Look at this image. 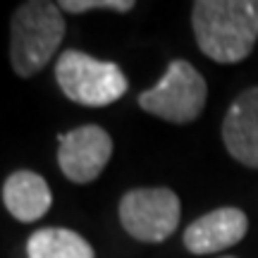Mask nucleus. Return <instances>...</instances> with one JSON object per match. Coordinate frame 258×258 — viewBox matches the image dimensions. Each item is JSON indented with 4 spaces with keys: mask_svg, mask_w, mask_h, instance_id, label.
<instances>
[{
    "mask_svg": "<svg viewBox=\"0 0 258 258\" xmlns=\"http://www.w3.org/2000/svg\"><path fill=\"white\" fill-rule=\"evenodd\" d=\"M230 258H232V256H230Z\"/></svg>",
    "mask_w": 258,
    "mask_h": 258,
    "instance_id": "nucleus-12",
    "label": "nucleus"
},
{
    "mask_svg": "<svg viewBox=\"0 0 258 258\" xmlns=\"http://www.w3.org/2000/svg\"><path fill=\"white\" fill-rule=\"evenodd\" d=\"M191 24L203 55L220 64L241 62L258 38V0H199Z\"/></svg>",
    "mask_w": 258,
    "mask_h": 258,
    "instance_id": "nucleus-1",
    "label": "nucleus"
},
{
    "mask_svg": "<svg viewBox=\"0 0 258 258\" xmlns=\"http://www.w3.org/2000/svg\"><path fill=\"white\" fill-rule=\"evenodd\" d=\"M112 156V139L98 124H84L60 134L57 163L70 182L89 184L101 175Z\"/></svg>",
    "mask_w": 258,
    "mask_h": 258,
    "instance_id": "nucleus-6",
    "label": "nucleus"
},
{
    "mask_svg": "<svg viewBox=\"0 0 258 258\" xmlns=\"http://www.w3.org/2000/svg\"><path fill=\"white\" fill-rule=\"evenodd\" d=\"M29 258H96L82 234L64 227H43L27 241Z\"/></svg>",
    "mask_w": 258,
    "mask_h": 258,
    "instance_id": "nucleus-10",
    "label": "nucleus"
},
{
    "mask_svg": "<svg viewBox=\"0 0 258 258\" xmlns=\"http://www.w3.org/2000/svg\"><path fill=\"white\" fill-rule=\"evenodd\" d=\"M3 203L19 222H34L50 211V189L46 179L31 170H17L3 184Z\"/></svg>",
    "mask_w": 258,
    "mask_h": 258,
    "instance_id": "nucleus-9",
    "label": "nucleus"
},
{
    "mask_svg": "<svg viewBox=\"0 0 258 258\" xmlns=\"http://www.w3.org/2000/svg\"><path fill=\"white\" fill-rule=\"evenodd\" d=\"M60 10L82 15L89 10H112V12H129L134 10V0H62L57 3Z\"/></svg>",
    "mask_w": 258,
    "mask_h": 258,
    "instance_id": "nucleus-11",
    "label": "nucleus"
},
{
    "mask_svg": "<svg viewBox=\"0 0 258 258\" xmlns=\"http://www.w3.org/2000/svg\"><path fill=\"white\" fill-rule=\"evenodd\" d=\"M179 196L167 186L132 189L120 201V222L139 241L160 244L172 237L179 225Z\"/></svg>",
    "mask_w": 258,
    "mask_h": 258,
    "instance_id": "nucleus-5",
    "label": "nucleus"
},
{
    "mask_svg": "<svg viewBox=\"0 0 258 258\" xmlns=\"http://www.w3.org/2000/svg\"><path fill=\"white\" fill-rule=\"evenodd\" d=\"M249 220L239 208H218L201 215L184 230V246L196 256L218 253L239 244L246 237Z\"/></svg>",
    "mask_w": 258,
    "mask_h": 258,
    "instance_id": "nucleus-7",
    "label": "nucleus"
},
{
    "mask_svg": "<svg viewBox=\"0 0 258 258\" xmlns=\"http://www.w3.org/2000/svg\"><path fill=\"white\" fill-rule=\"evenodd\" d=\"M208 86L201 72L186 60H172L160 82L139 96L141 110L172 124L194 122L206 108Z\"/></svg>",
    "mask_w": 258,
    "mask_h": 258,
    "instance_id": "nucleus-4",
    "label": "nucleus"
},
{
    "mask_svg": "<svg viewBox=\"0 0 258 258\" xmlns=\"http://www.w3.org/2000/svg\"><path fill=\"white\" fill-rule=\"evenodd\" d=\"M55 82L70 101L86 108H105L127 93V77L115 62L96 60L82 50H64L57 57Z\"/></svg>",
    "mask_w": 258,
    "mask_h": 258,
    "instance_id": "nucleus-3",
    "label": "nucleus"
},
{
    "mask_svg": "<svg viewBox=\"0 0 258 258\" xmlns=\"http://www.w3.org/2000/svg\"><path fill=\"white\" fill-rule=\"evenodd\" d=\"M62 10L48 0L22 3L12 15L10 60L17 77H34L46 67L64 38Z\"/></svg>",
    "mask_w": 258,
    "mask_h": 258,
    "instance_id": "nucleus-2",
    "label": "nucleus"
},
{
    "mask_svg": "<svg viewBox=\"0 0 258 258\" xmlns=\"http://www.w3.org/2000/svg\"><path fill=\"white\" fill-rule=\"evenodd\" d=\"M225 148L237 163L258 170V86L237 96L222 122Z\"/></svg>",
    "mask_w": 258,
    "mask_h": 258,
    "instance_id": "nucleus-8",
    "label": "nucleus"
}]
</instances>
